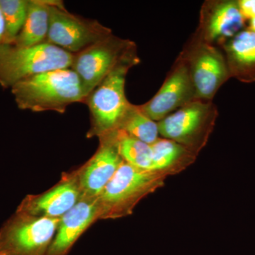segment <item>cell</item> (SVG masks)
Listing matches in <instances>:
<instances>
[{
  "label": "cell",
  "instance_id": "6da1fadb",
  "mask_svg": "<svg viewBox=\"0 0 255 255\" xmlns=\"http://www.w3.org/2000/svg\"><path fill=\"white\" fill-rule=\"evenodd\" d=\"M11 91L18 109L33 112L63 114L68 106L85 101L81 81L71 68L33 75L15 84Z\"/></svg>",
  "mask_w": 255,
  "mask_h": 255
},
{
  "label": "cell",
  "instance_id": "7a4b0ae2",
  "mask_svg": "<svg viewBox=\"0 0 255 255\" xmlns=\"http://www.w3.org/2000/svg\"><path fill=\"white\" fill-rule=\"evenodd\" d=\"M167 176L124 162L97 198L100 220L130 216L139 202L163 187Z\"/></svg>",
  "mask_w": 255,
  "mask_h": 255
},
{
  "label": "cell",
  "instance_id": "3957f363",
  "mask_svg": "<svg viewBox=\"0 0 255 255\" xmlns=\"http://www.w3.org/2000/svg\"><path fill=\"white\" fill-rule=\"evenodd\" d=\"M139 62L137 55L124 60L87 97L84 103L90 114L87 137H100L119 130L131 105L126 96V78L128 70Z\"/></svg>",
  "mask_w": 255,
  "mask_h": 255
},
{
  "label": "cell",
  "instance_id": "277c9868",
  "mask_svg": "<svg viewBox=\"0 0 255 255\" xmlns=\"http://www.w3.org/2000/svg\"><path fill=\"white\" fill-rule=\"evenodd\" d=\"M73 54L54 45L43 43L26 48L0 46V85L10 88L33 75L70 68Z\"/></svg>",
  "mask_w": 255,
  "mask_h": 255
},
{
  "label": "cell",
  "instance_id": "5b68a950",
  "mask_svg": "<svg viewBox=\"0 0 255 255\" xmlns=\"http://www.w3.org/2000/svg\"><path fill=\"white\" fill-rule=\"evenodd\" d=\"M218 114L212 101H194L157 122L159 135L198 156L214 131Z\"/></svg>",
  "mask_w": 255,
  "mask_h": 255
},
{
  "label": "cell",
  "instance_id": "8992f818",
  "mask_svg": "<svg viewBox=\"0 0 255 255\" xmlns=\"http://www.w3.org/2000/svg\"><path fill=\"white\" fill-rule=\"evenodd\" d=\"M60 222L16 211L0 228V255H46Z\"/></svg>",
  "mask_w": 255,
  "mask_h": 255
},
{
  "label": "cell",
  "instance_id": "52a82bcc",
  "mask_svg": "<svg viewBox=\"0 0 255 255\" xmlns=\"http://www.w3.org/2000/svg\"><path fill=\"white\" fill-rule=\"evenodd\" d=\"M136 55L134 42L113 33L87 49L73 54L70 68L81 81L85 100L119 64Z\"/></svg>",
  "mask_w": 255,
  "mask_h": 255
},
{
  "label": "cell",
  "instance_id": "ba28073f",
  "mask_svg": "<svg viewBox=\"0 0 255 255\" xmlns=\"http://www.w3.org/2000/svg\"><path fill=\"white\" fill-rule=\"evenodd\" d=\"M49 6V28L46 43L76 54L112 34V29L97 20L72 14L63 1L46 0Z\"/></svg>",
  "mask_w": 255,
  "mask_h": 255
},
{
  "label": "cell",
  "instance_id": "9c48e42d",
  "mask_svg": "<svg viewBox=\"0 0 255 255\" xmlns=\"http://www.w3.org/2000/svg\"><path fill=\"white\" fill-rule=\"evenodd\" d=\"M180 55L189 66L197 100L212 101L231 78L224 53L194 35Z\"/></svg>",
  "mask_w": 255,
  "mask_h": 255
},
{
  "label": "cell",
  "instance_id": "30bf717a",
  "mask_svg": "<svg viewBox=\"0 0 255 255\" xmlns=\"http://www.w3.org/2000/svg\"><path fill=\"white\" fill-rule=\"evenodd\" d=\"M195 100H198L189 66L179 55L158 92L138 107L147 117L158 122Z\"/></svg>",
  "mask_w": 255,
  "mask_h": 255
},
{
  "label": "cell",
  "instance_id": "8fae6325",
  "mask_svg": "<svg viewBox=\"0 0 255 255\" xmlns=\"http://www.w3.org/2000/svg\"><path fill=\"white\" fill-rule=\"evenodd\" d=\"M238 1L211 0L203 4L199 26L194 36L216 46H222L246 25Z\"/></svg>",
  "mask_w": 255,
  "mask_h": 255
},
{
  "label": "cell",
  "instance_id": "7c38bea8",
  "mask_svg": "<svg viewBox=\"0 0 255 255\" xmlns=\"http://www.w3.org/2000/svg\"><path fill=\"white\" fill-rule=\"evenodd\" d=\"M99 138L100 146L95 153L75 169L82 199L98 198L124 162L117 149L114 132Z\"/></svg>",
  "mask_w": 255,
  "mask_h": 255
},
{
  "label": "cell",
  "instance_id": "4fadbf2b",
  "mask_svg": "<svg viewBox=\"0 0 255 255\" xmlns=\"http://www.w3.org/2000/svg\"><path fill=\"white\" fill-rule=\"evenodd\" d=\"M76 170L63 173L59 182L39 194H28L16 211L32 216L61 218L81 200Z\"/></svg>",
  "mask_w": 255,
  "mask_h": 255
},
{
  "label": "cell",
  "instance_id": "5bb4252c",
  "mask_svg": "<svg viewBox=\"0 0 255 255\" xmlns=\"http://www.w3.org/2000/svg\"><path fill=\"white\" fill-rule=\"evenodd\" d=\"M98 220L97 198L82 199L60 218L59 226L46 255H68L79 238Z\"/></svg>",
  "mask_w": 255,
  "mask_h": 255
},
{
  "label": "cell",
  "instance_id": "9a60e30c",
  "mask_svg": "<svg viewBox=\"0 0 255 255\" xmlns=\"http://www.w3.org/2000/svg\"><path fill=\"white\" fill-rule=\"evenodd\" d=\"M221 47L231 78L245 83L255 82V32L243 29Z\"/></svg>",
  "mask_w": 255,
  "mask_h": 255
},
{
  "label": "cell",
  "instance_id": "2e32d148",
  "mask_svg": "<svg viewBox=\"0 0 255 255\" xmlns=\"http://www.w3.org/2000/svg\"><path fill=\"white\" fill-rule=\"evenodd\" d=\"M150 146V170L163 174L167 177L185 170L195 162L198 157L184 145L163 137H159Z\"/></svg>",
  "mask_w": 255,
  "mask_h": 255
},
{
  "label": "cell",
  "instance_id": "e0dca14e",
  "mask_svg": "<svg viewBox=\"0 0 255 255\" xmlns=\"http://www.w3.org/2000/svg\"><path fill=\"white\" fill-rule=\"evenodd\" d=\"M49 28V6L46 0H28L27 16L12 46L26 48L46 43Z\"/></svg>",
  "mask_w": 255,
  "mask_h": 255
},
{
  "label": "cell",
  "instance_id": "ac0fdd59",
  "mask_svg": "<svg viewBox=\"0 0 255 255\" xmlns=\"http://www.w3.org/2000/svg\"><path fill=\"white\" fill-rule=\"evenodd\" d=\"M119 130L149 145H152L159 138L157 122L142 113L138 106L132 104Z\"/></svg>",
  "mask_w": 255,
  "mask_h": 255
},
{
  "label": "cell",
  "instance_id": "d6986e66",
  "mask_svg": "<svg viewBox=\"0 0 255 255\" xmlns=\"http://www.w3.org/2000/svg\"><path fill=\"white\" fill-rule=\"evenodd\" d=\"M114 137L117 149L124 162L138 168L150 169L152 163L150 145L120 130L114 132Z\"/></svg>",
  "mask_w": 255,
  "mask_h": 255
},
{
  "label": "cell",
  "instance_id": "ffe728a7",
  "mask_svg": "<svg viewBox=\"0 0 255 255\" xmlns=\"http://www.w3.org/2000/svg\"><path fill=\"white\" fill-rule=\"evenodd\" d=\"M28 0H0L4 23V44L12 45L27 16Z\"/></svg>",
  "mask_w": 255,
  "mask_h": 255
},
{
  "label": "cell",
  "instance_id": "44dd1931",
  "mask_svg": "<svg viewBox=\"0 0 255 255\" xmlns=\"http://www.w3.org/2000/svg\"><path fill=\"white\" fill-rule=\"evenodd\" d=\"M239 9L245 19H251L255 16V0H239Z\"/></svg>",
  "mask_w": 255,
  "mask_h": 255
},
{
  "label": "cell",
  "instance_id": "7402d4cb",
  "mask_svg": "<svg viewBox=\"0 0 255 255\" xmlns=\"http://www.w3.org/2000/svg\"><path fill=\"white\" fill-rule=\"evenodd\" d=\"M4 19H3L2 14L0 10V46L4 44Z\"/></svg>",
  "mask_w": 255,
  "mask_h": 255
},
{
  "label": "cell",
  "instance_id": "603a6c76",
  "mask_svg": "<svg viewBox=\"0 0 255 255\" xmlns=\"http://www.w3.org/2000/svg\"><path fill=\"white\" fill-rule=\"evenodd\" d=\"M248 29L255 33V16L250 19V26L248 27Z\"/></svg>",
  "mask_w": 255,
  "mask_h": 255
}]
</instances>
